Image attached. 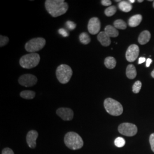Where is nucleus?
I'll list each match as a JSON object with an SVG mask.
<instances>
[{"label": "nucleus", "mask_w": 154, "mask_h": 154, "mask_svg": "<svg viewBox=\"0 0 154 154\" xmlns=\"http://www.w3.org/2000/svg\"><path fill=\"white\" fill-rule=\"evenodd\" d=\"M45 8L51 16L57 17L65 14L69 6L63 0H46Z\"/></svg>", "instance_id": "1"}, {"label": "nucleus", "mask_w": 154, "mask_h": 154, "mask_svg": "<svg viewBox=\"0 0 154 154\" xmlns=\"http://www.w3.org/2000/svg\"><path fill=\"white\" fill-rule=\"evenodd\" d=\"M64 142L69 149L77 150L83 146V141L81 136L75 132H67L64 138Z\"/></svg>", "instance_id": "2"}, {"label": "nucleus", "mask_w": 154, "mask_h": 154, "mask_svg": "<svg viewBox=\"0 0 154 154\" xmlns=\"http://www.w3.org/2000/svg\"><path fill=\"white\" fill-rule=\"evenodd\" d=\"M104 107L106 111L111 116H121L123 112V108L121 103L111 98L105 99Z\"/></svg>", "instance_id": "3"}, {"label": "nucleus", "mask_w": 154, "mask_h": 154, "mask_svg": "<svg viewBox=\"0 0 154 154\" xmlns=\"http://www.w3.org/2000/svg\"><path fill=\"white\" fill-rule=\"evenodd\" d=\"M40 61V56L38 54L34 53L22 56L20 60V65L27 69H30L37 66Z\"/></svg>", "instance_id": "4"}, {"label": "nucleus", "mask_w": 154, "mask_h": 154, "mask_svg": "<svg viewBox=\"0 0 154 154\" xmlns=\"http://www.w3.org/2000/svg\"><path fill=\"white\" fill-rule=\"evenodd\" d=\"M72 75V68L67 65H61L56 70V77L62 84H66L70 80Z\"/></svg>", "instance_id": "5"}, {"label": "nucleus", "mask_w": 154, "mask_h": 154, "mask_svg": "<svg viewBox=\"0 0 154 154\" xmlns=\"http://www.w3.org/2000/svg\"><path fill=\"white\" fill-rule=\"evenodd\" d=\"M45 44L46 40L44 38H35L29 41L25 44V48L28 52L34 53L42 49Z\"/></svg>", "instance_id": "6"}, {"label": "nucleus", "mask_w": 154, "mask_h": 154, "mask_svg": "<svg viewBox=\"0 0 154 154\" xmlns=\"http://www.w3.org/2000/svg\"><path fill=\"white\" fill-rule=\"evenodd\" d=\"M118 131L123 135L133 137L137 134L138 128L132 123H123L118 126Z\"/></svg>", "instance_id": "7"}, {"label": "nucleus", "mask_w": 154, "mask_h": 154, "mask_svg": "<svg viewBox=\"0 0 154 154\" xmlns=\"http://www.w3.org/2000/svg\"><path fill=\"white\" fill-rule=\"evenodd\" d=\"M37 78L35 75L26 74H23L19 78L18 82L23 86L29 88L34 86L37 82Z\"/></svg>", "instance_id": "8"}, {"label": "nucleus", "mask_w": 154, "mask_h": 154, "mask_svg": "<svg viewBox=\"0 0 154 154\" xmlns=\"http://www.w3.org/2000/svg\"><path fill=\"white\" fill-rule=\"evenodd\" d=\"M139 48L138 45L133 44L130 45L126 53V58L127 61L132 62L135 61L139 56Z\"/></svg>", "instance_id": "9"}, {"label": "nucleus", "mask_w": 154, "mask_h": 154, "mask_svg": "<svg viewBox=\"0 0 154 154\" xmlns=\"http://www.w3.org/2000/svg\"><path fill=\"white\" fill-rule=\"evenodd\" d=\"M56 113L62 120L65 121H72L74 117V112L69 108L61 107L57 110Z\"/></svg>", "instance_id": "10"}, {"label": "nucleus", "mask_w": 154, "mask_h": 154, "mask_svg": "<svg viewBox=\"0 0 154 154\" xmlns=\"http://www.w3.org/2000/svg\"><path fill=\"white\" fill-rule=\"evenodd\" d=\"M88 32L91 34H97L100 29V22L97 17H93L88 21Z\"/></svg>", "instance_id": "11"}, {"label": "nucleus", "mask_w": 154, "mask_h": 154, "mask_svg": "<svg viewBox=\"0 0 154 154\" xmlns=\"http://www.w3.org/2000/svg\"><path fill=\"white\" fill-rule=\"evenodd\" d=\"M38 137V133L35 130H31L28 132L26 135V142L30 149L36 147V140Z\"/></svg>", "instance_id": "12"}, {"label": "nucleus", "mask_w": 154, "mask_h": 154, "mask_svg": "<svg viewBox=\"0 0 154 154\" xmlns=\"http://www.w3.org/2000/svg\"><path fill=\"white\" fill-rule=\"evenodd\" d=\"M97 38L99 42L103 46H109L111 44V41L110 37L105 32H100L97 36Z\"/></svg>", "instance_id": "13"}, {"label": "nucleus", "mask_w": 154, "mask_h": 154, "mask_svg": "<svg viewBox=\"0 0 154 154\" xmlns=\"http://www.w3.org/2000/svg\"><path fill=\"white\" fill-rule=\"evenodd\" d=\"M151 38V33L148 30H144L140 34L138 37V42L140 45L147 44Z\"/></svg>", "instance_id": "14"}, {"label": "nucleus", "mask_w": 154, "mask_h": 154, "mask_svg": "<svg viewBox=\"0 0 154 154\" xmlns=\"http://www.w3.org/2000/svg\"><path fill=\"white\" fill-rule=\"evenodd\" d=\"M142 21V16L140 14L133 16L128 20V25L132 28L137 27L141 23Z\"/></svg>", "instance_id": "15"}, {"label": "nucleus", "mask_w": 154, "mask_h": 154, "mask_svg": "<svg viewBox=\"0 0 154 154\" xmlns=\"http://www.w3.org/2000/svg\"><path fill=\"white\" fill-rule=\"evenodd\" d=\"M126 74L127 77L131 79H134L135 77H137V72L136 68L134 65H133L132 64L128 65L127 67Z\"/></svg>", "instance_id": "16"}, {"label": "nucleus", "mask_w": 154, "mask_h": 154, "mask_svg": "<svg viewBox=\"0 0 154 154\" xmlns=\"http://www.w3.org/2000/svg\"><path fill=\"white\" fill-rule=\"evenodd\" d=\"M105 33L110 37H116L119 35V32L114 26L111 25H107L105 27Z\"/></svg>", "instance_id": "17"}, {"label": "nucleus", "mask_w": 154, "mask_h": 154, "mask_svg": "<svg viewBox=\"0 0 154 154\" xmlns=\"http://www.w3.org/2000/svg\"><path fill=\"white\" fill-rule=\"evenodd\" d=\"M118 6L121 11L126 13L131 11L132 9V6L131 3L127 1H122L119 2Z\"/></svg>", "instance_id": "18"}, {"label": "nucleus", "mask_w": 154, "mask_h": 154, "mask_svg": "<svg viewBox=\"0 0 154 154\" xmlns=\"http://www.w3.org/2000/svg\"><path fill=\"white\" fill-rule=\"evenodd\" d=\"M105 65L107 68L109 69H112L115 68L116 65V59L112 57H108L105 58L104 62Z\"/></svg>", "instance_id": "19"}, {"label": "nucleus", "mask_w": 154, "mask_h": 154, "mask_svg": "<svg viewBox=\"0 0 154 154\" xmlns=\"http://www.w3.org/2000/svg\"><path fill=\"white\" fill-rule=\"evenodd\" d=\"M20 96L23 99H32L35 97V93L30 90H25L21 92Z\"/></svg>", "instance_id": "20"}, {"label": "nucleus", "mask_w": 154, "mask_h": 154, "mask_svg": "<svg viewBox=\"0 0 154 154\" xmlns=\"http://www.w3.org/2000/svg\"><path fill=\"white\" fill-rule=\"evenodd\" d=\"M79 41L82 44L88 45L90 42L91 39L88 33H82L79 35Z\"/></svg>", "instance_id": "21"}, {"label": "nucleus", "mask_w": 154, "mask_h": 154, "mask_svg": "<svg viewBox=\"0 0 154 154\" xmlns=\"http://www.w3.org/2000/svg\"><path fill=\"white\" fill-rule=\"evenodd\" d=\"M114 26L116 29L125 30L127 28L126 23L122 20H117L114 22Z\"/></svg>", "instance_id": "22"}, {"label": "nucleus", "mask_w": 154, "mask_h": 154, "mask_svg": "<svg viewBox=\"0 0 154 154\" xmlns=\"http://www.w3.org/2000/svg\"><path fill=\"white\" fill-rule=\"evenodd\" d=\"M116 12V6H111L106 9L105 11V15L106 16L111 17L114 15Z\"/></svg>", "instance_id": "23"}, {"label": "nucleus", "mask_w": 154, "mask_h": 154, "mask_svg": "<svg viewBox=\"0 0 154 154\" xmlns=\"http://www.w3.org/2000/svg\"><path fill=\"white\" fill-rule=\"evenodd\" d=\"M114 143L117 147L121 148L125 145L126 141L124 138H122V137H118V138H116V140L114 141Z\"/></svg>", "instance_id": "24"}, {"label": "nucleus", "mask_w": 154, "mask_h": 154, "mask_svg": "<svg viewBox=\"0 0 154 154\" xmlns=\"http://www.w3.org/2000/svg\"><path fill=\"white\" fill-rule=\"evenodd\" d=\"M142 82L139 81H137V82L134 84L132 86V91L135 94H137L139 93L140 91V89L142 88Z\"/></svg>", "instance_id": "25"}, {"label": "nucleus", "mask_w": 154, "mask_h": 154, "mask_svg": "<svg viewBox=\"0 0 154 154\" xmlns=\"http://www.w3.org/2000/svg\"><path fill=\"white\" fill-rule=\"evenodd\" d=\"M9 42V38L6 36L0 35V46L2 47L5 46Z\"/></svg>", "instance_id": "26"}, {"label": "nucleus", "mask_w": 154, "mask_h": 154, "mask_svg": "<svg viewBox=\"0 0 154 154\" xmlns=\"http://www.w3.org/2000/svg\"><path fill=\"white\" fill-rule=\"evenodd\" d=\"M66 26L70 30H74L76 28V24L72 21H68L66 22Z\"/></svg>", "instance_id": "27"}, {"label": "nucleus", "mask_w": 154, "mask_h": 154, "mask_svg": "<svg viewBox=\"0 0 154 154\" xmlns=\"http://www.w3.org/2000/svg\"><path fill=\"white\" fill-rule=\"evenodd\" d=\"M149 143L151 145V148L152 151L154 152V133L151 134L149 137Z\"/></svg>", "instance_id": "28"}, {"label": "nucleus", "mask_w": 154, "mask_h": 154, "mask_svg": "<svg viewBox=\"0 0 154 154\" xmlns=\"http://www.w3.org/2000/svg\"><path fill=\"white\" fill-rule=\"evenodd\" d=\"M2 154H14L13 151L10 148H5L2 151Z\"/></svg>", "instance_id": "29"}, {"label": "nucleus", "mask_w": 154, "mask_h": 154, "mask_svg": "<svg viewBox=\"0 0 154 154\" xmlns=\"http://www.w3.org/2000/svg\"><path fill=\"white\" fill-rule=\"evenodd\" d=\"M58 33H60L61 35H62L64 37H66L69 36V34L67 33V32L64 29H59Z\"/></svg>", "instance_id": "30"}, {"label": "nucleus", "mask_w": 154, "mask_h": 154, "mask_svg": "<svg viewBox=\"0 0 154 154\" xmlns=\"http://www.w3.org/2000/svg\"><path fill=\"white\" fill-rule=\"evenodd\" d=\"M101 4L105 6H109L112 4V2L110 0H102L101 1Z\"/></svg>", "instance_id": "31"}, {"label": "nucleus", "mask_w": 154, "mask_h": 154, "mask_svg": "<svg viewBox=\"0 0 154 154\" xmlns=\"http://www.w3.org/2000/svg\"><path fill=\"white\" fill-rule=\"evenodd\" d=\"M151 62H152V60H151V59H150V58H148V59L147 60V61H146V67H148L150 66V65H151Z\"/></svg>", "instance_id": "32"}, {"label": "nucleus", "mask_w": 154, "mask_h": 154, "mask_svg": "<svg viewBox=\"0 0 154 154\" xmlns=\"http://www.w3.org/2000/svg\"><path fill=\"white\" fill-rule=\"evenodd\" d=\"M146 61V59L144 57H141V58H139V64H141L143 62H144Z\"/></svg>", "instance_id": "33"}, {"label": "nucleus", "mask_w": 154, "mask_h": 154, "mask_svg": "<svg viewBox=\"0 0 154 154\" xmlns=\"http://www.w3.org/2000/svg\"><path fill=\"white\" fill-rule=\"evenodd\" d=\"M151 76H152V78H154V70L152 72H151Z\"/></svg>", "instance_id": "34"}, {"label": "nucleus", "mask_w": 154, "mask_h": 154, "mask_svg": "<svg viewBox=\"0 0 154 154\" xmlns=\"http://www.w3.org/2000/svg\"><path fill=\"white\" fill-rule=\"evenodd\" d=\"M129 2H130V3H134V2H135V0H130Z\"/></svg>", "instance_id": "35"}, {"label": "nucleus", "mask_w": 154, "mask_h": 154, "mask_svg": "<svg viewBox=\"0 0 154 154\" xmlns=\"http://www.w3.org/2000/svg\"><path fill=\"white\" fill-rule=\"evenodd\" d=\"M138 2H143V0H138Z\"/></svg>", "instance_id": "36"}, {"label": "nucleus", "mask_w": 154, "mask_h": 154, "mask_svg": "<svg viewBox=\"0 0 154 154\" xmlns=\"http://www.w3.org/2000/svg\"><path fill=\"white\" fill-rule=\"evenodd\" d=\"M153 7H154V2H153Z\"/></svg>", "instance_id": "37"}]
</instances>
